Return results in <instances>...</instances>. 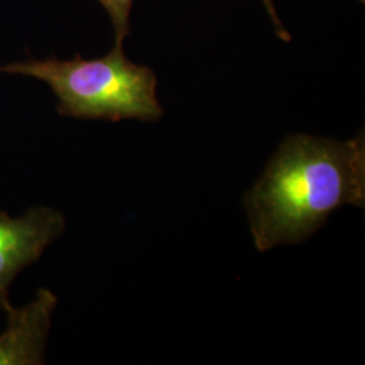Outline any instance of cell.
<instances>
[{
    "label": "cell",
    "instance_id": "cell-1",
    "mask_svg": "<svg viewBox=\"0 0 365 365\" xmlns=\"http://www.w3.org/2000/svg\"><path fill=\"white\" fill-rule=\"evenodd\" d=\"M345 205L365 206V134L352 140L289 134L244 195L259 252L299 244Z\"/></svg>",
    "mask_w": 365,
    "mask_h": 365
},
{
    "label": "cell",
    "instance_id": "cell-2",
    "mask_svg": "<svg viewBox=\"0 0 365 365\" xmlns=\"http://www.w3.org/2000/svg\"><path fill=\"white\" fill-rule=\"evenodd\" d=\"M0 73L36 78L56 95L60 115L76 119L119 122L140 119L156 122L164 115L157 99L156 73L126 57L123 45L101 58H29L0 66Z\"/></svg>",
    "mask_w": 365,
    "mask_h": 365
},
{
    "label": "cell",
    "instance_id": "cell-3",
    "mask_svg": "<svg viewBox=\"0 0 365 365\" xmlns=\"http://www.w3.org/2000/svg\"><path fill=\"white\" fill-rule=\"evenodd\" d=\"M64 230V214L46 206L31 207L16 218L0 211V310L10 304L14 279L38 260Z\"/></svg>",
    "mask_w": 365,
    "mask_h": 365
},
{
    "label": "cell",
    "instance_id": "cell-4",
    "mask_svg": "<svg viewBox=\"0 0 365 365\" xmlns=\"http://www.w3.org/2000/svg\"><path fill=\"white\" fill-rule=\"evenodd\" d=\"M56 306L57 297L48 288H39L26 306H7V327L0 334V365L45 364Z\"/></svg>",
    "mask_w": 365,
    "mask_h": 365
},
{
    "label": "cell",
    "instance_id": "cell-5",
    "mask_svg": "<svg viewBox=\"0 0 365 365\" xmlns=\"http://www.w3.org/2000/svg\"><path fill=\"white\" fill-rule=\"evenodd\" d=\"M108 14L115 31V43L123 45L130 34V13L134 0H98Z\"/></svg>",
    "mask_w": 365,
    "mask_h": 365
},
{
    "label": "cell",
    "instance_id": "cell-6",
    "mask_svg": "<svg viewBox=\"0 0 365 365\" xmlns=\"http://www.w3.org/2000/svg\"><path fill=\"white\" fill-rule=\"evenodd\" d=\"M261 1H262V4L265 6L267 11H268L269 16H271V19H272V24H274V30H276L277 37L280 39H283V41H286V42H289V41H291V36H289L287 29H286L284 25L282 24L280 18L277 16L276 7H274V0H261Z\"/></svg>",
    "mask_w": 365,
    "mask_h": 365
},
{
    "label": "cell",
    "instance_id": "cell-7",
    "mask_svg": "<svg viewBox=\"0 0 365 365\" xmlns=\"http://www.w3.org/2000/svg\"><path fill=\"white\" fill-rule=\"evenodd\" d=\"M359 1H361V3H364L365 0H359Z\"/></svg>",
    "mask_w": 365,
    "mask_h": 365
}]
</instances>
